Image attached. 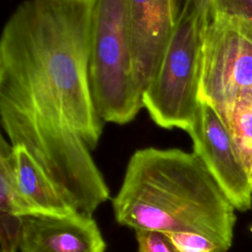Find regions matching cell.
I'll use <instances>...</instances> for the list:
<instances>
[{
	"instance_id": "8fae6325",
	"label": "cell",
	"mask_w": 252,
	"mask_h": 252,
	"mask_svg": "<svg viewBox=\"0 0 252 252\" xmlns=\"http://www.w3.org/2000/svg\"><path fill=\"white\" fill-rule=\"evenodd\" d=\"M0 211L19 217L38 216L21 193L15 149L3 136L0 142Z\"/></svg>"
},
{
	"instance_id": "4fadbf2b",
	"label": "cell",
	"mask_w": 252,
	"mask_h": 252,
	"mask_svg": "<svg viewBox=\"0 0 252 252\" xmlns=\"http://www.w3.org/2000/svg\"><path fill=\"white\" fill-rule=\"evenodd\" d=\"M180 252H226L229 248L207 235L196 232L166 233Z\"/></svg>"
},
{
	"instance_id": "d6986e66",
	"label": "cell",
	"mask_w": 252,
	"mask_h": 252,
	"mask_svg": "<svg viewBox=\"0 0 252 252\" xmlns=\"http://www.w3.org/2000/svg\"><path fill=\"white\" fill-rule=\"evenodd\" d=\"M251 230H252V228H251Z\"/></svg>"
},
{
	"instance_id": "6da1fadb",
	"label": "cell",
	"mask_w": 252,
	"mask_h": 252,
	"mask_svg": "<svg viewBox=\"0 0 252 252\" xmlns=\"http://www.w3.org/2000/svg\"><path fill=\"white\" fill-rule=\"evenodd\" d=\"M94 0H25L0 37V109L78 134L91 151L103 129L90 80Z\"/></svg>"
},
{
	"instance_id": "5bb4252c",
	"label": "cell",
	"mask_w": 252,
	"mask_h": 252,
	"mask_svg": "<svg viewBox=\"0 0 252 252\" xmlns=\"http://www.w3.org/2000/svg\"><path fill=\"white\" fill-rule=\"evenodd\" d=\"M23 217L0 211V252H18L22 235Z\"/></svg>"
},
{
	"instance_id": "7c38bea8",
	"label": "cell",
	"mask_w": 252,
	"mask_h": 252,
	"mask_svg": "<svg viewBox=\"0 0 252 252\" xmlns=\"http://www.w3.org/2000/svg\"><path fill=\"white\" fill-rule=\"evenodd\" d=\"M217 111L228 130L238 158L249 174L252 168V100H239Z\"/></svg>"
},
{
	"instance_id": "7a4b0ae2",
	"label": "cell",
	"mask_w": 252,
	"mask_h": 252,
	"mask_svg": "<svg viewBox=\"0 0 252 252\" xmlns=\"http://www.w3.org/2000/svg\"><path fill=\"white\" fill-rule=\"evenodd\" d=\"M112 208L115 220L134 230L196 232L232 245L236 209L194 152L137 150Z\"/></svg>"
},
{
	"instance_id": "3957f363",
	"label": "cell",
	"mask_w": 252,
	"mask_h": 252,
	"mask_svg": "<svg viewBox=\"0 0 252 252\" xmlns=\"http://www.w3.org/2000/svg\"><path fill=\"white\" fill-rule=\"evenodd\" d=\"M0 116L12 146L24 147L79 213L93 216L110 199L102 173L78 134L14 110L0 109Z\"/></svg>"
},
{
	"instance_id": "30bf717a",
	"label": "cell",
	"mask_w": 252,
	"mask_h": 252,
	"mask_svg": "<svg viewBox=\"0 0 252 252\" xmlns=\"http://www.w3.org/2000/svg\"><path fill=\"white\" fill-rule=\"evenodd\" d=\"M17 157L20 190L37 215L70 217L79 213L22 146H13Z\"/></svg>"
},
{
	"instance_id": "9a60e30c",
	"label": "cell",
	"mask_w": 252,
	"mask_h": 252,
	"mask_svg": "<svg viewBox=\"0 0 252 252\" xmlns=\"http://www.w3.org/2000/svg\"><path fill=\"white\" fill-rule=\"evenodd\" d=\"M138 252H180L169 236L161 231L136 229Z\"/></svg>"
},
{
	"instance_id": "2e32d148",
	"label": "cell",
	"mask_w": 252,
	"mask_h": 252,
	"mask_svg": "<svg viewBox=\"0 0 252 252\" xmlns=\"http://www.w3.org/2000/svg\"><path fill=\"white\" fill-rule=\"evenodd\" d=\"M216 17H240L252 21V0H211V20Z\"/></svg>"
},
{
	"instance_id": "ac0fdd59",
	"label": "cell",
	"mask_w": 252,
	"mask_h": 252,
	"mask_svg": "<svg viewBox=\"0 0 252 252\" xmlns=\"http://www.w3.org/2000/svg\"><path fill=\"white\" fill-rule=\"evenodd\" d=\"M249 180H250V183L252 184V168H251V170L249 172Z\"/></svg>"
},
{
	"instance_id": "277c9868",
	"label": "cell",
	"mask_w": 252,
	"mask_h": 252,
	"mask_svg": "<svg viewBox=\"0 0 252 252\" xmlns=\"http://www.w3.org/2000/svg\"><path fill=\"white\" fill-rule=\"evenodd\" d=\"M210 21L185 1L158 70L143 94V106L161 128L184 131L200 103L202 55Z\"/></svg>"
},
{
	"instance_id": "8992f818",
	"label": "cell",
	"mask_w": 252,
	"mask_h": 252,
	"mask_svg": "<svg viewBox=\"0 0 252 252\" xmlns=\"http://www.w3.org/2000/svg\"><path fill=\"white\" fill-rule=\"evenodd\" d=\"M200 99L216 110L252 100V21L216 17L203 43Z\"/></svg>"
},
{
	"instance_id": "5b68a950",
	"label": "cell",
	"mask_w": 252,
	"mask_h": 252,
	"mask_svg": "<svg viewBox=\"0 0 252 252\" xmlns=\"http://www.w3.org/2000/svg\"><path fill=\"white\" fill-rule=\"evenodd\" d=\"M90 80L103 122L129 123L144 108L134 79L126 0H94Z\"/></svg>"
},
{
	"instance_id": "e0dca14e",
	"label": "cell",
	"mask_w": 252,
	"mask_h": 252,
	"mask_svg": "<svg viewBox=\"0 0 252 252\" xmlns=\"http://www.w3.org/2000/svg\"><path fill=\"white\" fill-rule=\"evenodd\" d=\"M185 1L187 0H182V7ZM188 1L192 2L196 6L198 11L204 17H206L209 21H211V0H188Z\"/></svg>"
},
{
	"instance_id": "ba28073f",
	"label": "cell",
	"mask_w": 252,
	"mask_h": 252,
	"mask_svg": "<svg viewBox=\"0 0 252 252\" xmlns=\"http://www.w3.org/2000/svg\"><path fill=\"white\" fill-rule=\"evenodd\" d=\"M135 85L151 84L182 9V0H126Z\"/></svg>"
},
{
	"instance_id": "9c48e42d",
	"label": "cell",
	"mask_w": 252,
	"mask_h": 252,
	"mask_svg": "<svg viewBox=\"0 0 252 252\" xmlns=\"http://www.w3.org/2000/svg\"><path fill=\"white\" fill-rule=\"evenodd\" d=\"M105 247L93 216L23 217L19 252H105Z\"/></svg>"
},
{
	"instance_id": "52a82bcc",
	"label": "cell",
	"mask_w": 252,
	"mask_h": 252,
	"mask_svg": "<svg viewBox=\"0 0 252 252\" xmlns=\"http://www.w3.org/2000/svg\"><path fill=\"white\" fill-rule=\"evenodd\" d=\"M193 152L202 160L236 211L252 209V184L237 157L228 130L216 108L200 100L192 124L186 131Z\"/></svg>"
}]
</instances>
